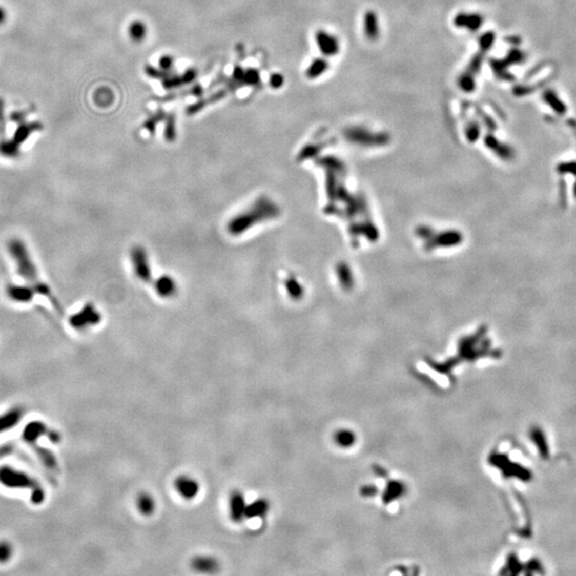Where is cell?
<instances>
[{
	"label": "cell",
	"instance_id": "6",
	"mask_svg": "<svg viewBox=\"0 0 576 576\" xmlns=\"http://www.w3.org/2000/svg\"><path fill=\"white\" fill-rule=\"evenodd\" d=\"M42 128H43L42 124L38 123V122H31V123L23 122V123L18 124V126L15 130V133H14V136H13L12 139L14 140L18 144V146H22V144L26 140H27L34 132H36V130H40Z\"/></svg>",
	"mask_w": 576,
	"mask_h": 576
},
{
	"label": "cell",
	"instance_id": "2",
	"mask_svg": "<svg viewBox=\"0 0 576 576\" xmlns=\"http://www.w3.org/2000/svg\"><path fill=\"white\" fill-rule=\"evenodd\" d=\"M246 500L241 491L235 490L229 496V515L234 523H241L245 519Z\"/></svg>",
	"mask_w": 576,
	"mask_h": 576
},
{
	"label": "cell",
	"instance_id": "12",
	"mask_svg": "<svg viewBox=\"0 0 576 576\" xmlns=\"http://www.w3.org/2000/svg\"><path fill=\"white\" fill-rule=\"evenodd\" d=\"M95 101L99 106H107L112 101V95L108 89H100L95 94Z\"/></svg>",
	"mask_w": 576,
	"mask_h": 576
},
{
	"label": "cell",
	"instance_id": "17",
	"mask_svg": "<svg viewBox=\"0 0 576 576\" xmlns=\"http://www.w3.org/2000/svg\"><path fill=\"white\" fill-rule=\"evenodd\" d=\"M6 18H7V13H6V10H5V9H4L3 7H0V25H2V24H4V23H5Z\"/></svg>",
	"mask_w": 576,
	"mask_h": 576
},
{
	"label": "cell",
	"instance_id": "16",
	"mask_svg": "<svg viewBox=\"0 0 576 576\" xmlns=\"http://www.w3.org/2000/svg\"><path fill=\"white\" fill-rule=\"evenodd\" d=\"M269 83L272 88L278 89L283 85V77L279 74H272L269 79Z\"/></svg>",
	"mask_w": 576,
	"mask_h": 576
},
{
	"label": "cell",
	"instance_id": "7",
	"mask_svg": "<svg viewBox=\"0 0 576 576\" xmlns=\"http://www.w3.org/2000/svg\"><path fill=\"white\" fill-rule=\"evenodd\" d=\"M270 510V504L266 499H257L254 502L248 504L245 519L264 518Z\"/></svg>",
	"mask_w": 576,
	"mask_h": 576
},
{
	"label": "cell",
	"instance_id": "9",
	"mask_svg": "<svg viewBox=\"0 0 576 576\" xmlns=\"http://www.w3.org/2000/svg\"><path fill=\"white\" fill-rule=\"evenodd\" d=\"M128 34H129L130 38H132V41H134L135 43L143 42L144 40H146V37L148 35L147 25L141 20L133 22L132 24L129 25Z\"/></svg>",
	"mask_w": 576,
	"mask_h": 576
},
{
	"label": "cell",
	"instance_id": "15",
	"mask_svg": "<svg viewBox=\"0 0 576 576\" xmlns=\"http://www.w3.org/2000/svg\"><path fill=\"white\" fill-rule=\"evenodd\" d=\"M159 67L162 70H169L173 67V59L170 56H162L159 60Z\"/></svg>",
	"mask_w": 576,
	"mask_h": 576
},
{
	"label": "cell",
	"instance_id": "1",
	"mask_svg": "<svg viewBox=\"0 0 576 576\" xmlns=\"http://www.w3.org/2000/svg\"><path fill=\"white\" fill-rule=\"evenodd\" d=\"M8 250L13 260H14L16 265V271L18 272L19 276L25 281L28 282V284L33 288L35 293L46 297L52 303V305H54V307L62 314L63 310L55 297L52 296L50 288L43 281H41L37 268L31 258L26 243L18 238H13L8 242Z\"/></svg>",
	"mask_w": 576,
	"mask_h": 576
},
{
	"label": "cell",
	"instance_id": "10",
	"mask_svg": "<svg viewBox=\"0 0 576 576\" xmlns=\"http://www.w3.org/2000/svg\"><path fill=\"white\" fill-rule=\"evenodd\" d=\"M20 152V146L13 140H0V155L8 158L17 157Z\"/></svg>",
	"mask_w": 576,
	"mask_h": 576
},
{
	"label": "cell",
	"instance_id": "5",
	"mask_svg": "<svg viewBox=\"0 0 576 576\" xmlns=\"http://www.w3.org/2000/svg\"><path fill=\"white\" fill-rule=\"evenodd\" d=\"M191 566L195 571L200 573L212 574L219 570V561L212 556L200 555L192 559Z\"/></svg>",
	"mask_w": 576,
	"mask_h": 576
},
{
	"label": "cell",
	"instance_id": "4",
	"mask_svg": "<svg viewBox=\"0 0 576 576\" xmlns=\"http://www.w3.org/2000/svg\"><path fill=\"white\" fill-rule=\"evenodd\" d=\"M34 290L30 285L10 284L7 287L8 297L18 303L30 302L34 296Z\"/></svg>",
	"mask_w": 576,
	"mask_h": 576
},
{
	"label": "cell",
	"instance_id": "14",
	"mask_svg": "<svg viewBox=\"0 0 576 576\" xmlns=\"http://www.w3.org/2000/svg\"><path fill=\"white\" fill-rule=\"evenodd\" d=\"M26 117H27V112H24V111H15L13 112L10 116V120L14 123L20 124L23 122H25Z\"/></svg>",
	"mask_w": 576,
	"mask_h": 576
},
{
	"label": "cell",
	"instance_id": "3",
	"mask_svg": "<svg viewBox=\"0 0 576 576\" xmlns=\"http://www.w3.org/2000/svg\"><path fill=\"white\" fill-rule=\"evenodd\" d=\"M174 487L182 499L188 501L193 500L200 492V484L198 480L188 475L178 476L174 481Z\"/></svg>",
	"mask_w": 576,
	"mask_h": 576
},
{
	"label": "cell",
	"instance_id": "13",
	"mask_svg": "<svg viewBox=\"0 0 576 576\" xmlns=\"http://www.w3.org/2000/svg\"><path fill=\"white\" fill-rule=\"evenodd\" d=\"M5 100L0 97V137H3L6 129V116H5Z\"/></svg>",
	"mask_w": 576,
	"mask_h": 576
},
{
	"label": "cell",
	"instance_id": "11",
	"mask_svg": "<svg viewBox=\"0 0 576 576\" xmlns=\"http://www.w3.org/2000/svg\"><path fill=\"white\" fill-rule=\"evenodd\" d=\"M86 312L87 313H85V310H83L81 313L76 314V315L72 317L71 322L74 326H76V328H80V326L85 325V323L87 324L88 322L93 323L94 320H96L95 314L93 315L92 313H88V307H86Z\"/></svg>",
	"mask_w": 576,
	"mask_h": 576
},
{
	"label": "cell",
	"instance_id": "8",
	"mask_svg": "<svg viewBox=\"0 0 576 576\" xmlns=\"http://www.w3.org/2000/svg\"><path fill=\"white\" fill-rule=\"evenodd\" d=\"M137 508L143 516H152L156 509L155 499L148 492L140 493L137 497Z\"/></svg>",
	"mask_w": 576,
	"mask_h": 576
}]
</instances>
